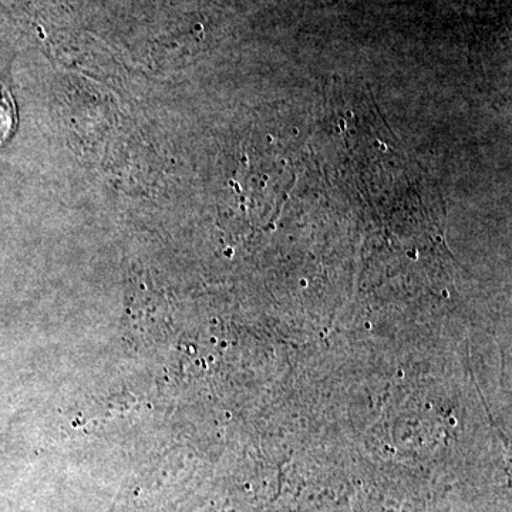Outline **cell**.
I'll return each instance as SVG.
<instances>
[{
  "instance_id": "6da1fadb",
  "label": "cell",
  "mask_w": 512,
  "mask_h": 512,
  "mask_svg": "<svg viewBox=\"0 0 512 512\" xmlns=\"http://www.w3.org/2000/svg\"><path fill=\"white\" fill-rule=\"evenodd\" d=\"M18 128L15 99L5 83H0V147L13 137Z\"/></svg>"
}]
</instances>
